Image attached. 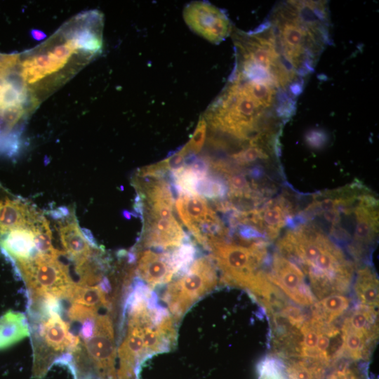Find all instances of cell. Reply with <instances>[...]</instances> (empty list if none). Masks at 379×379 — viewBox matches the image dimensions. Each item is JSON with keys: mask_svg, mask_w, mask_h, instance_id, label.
Listing matches in <instances>:
<instances>
[{"mask_svg": "<svg viewBox=\"0 0 379 379\" xmlns=\"http://www.w3.org/2000/svg\"><path fill=\"white\" fill-rule=\"evenodd\" d=\"M31 35L32 37L36 41H41L46 37V34L39 29H32Z\"/></svg>", "mask_w": 379, "mask_h": 379, "instance_id": "f1b7e54d", "label": "cell"}, {"mask_svg": "<svg viewBox=\"0 0 379 379\" xmlns=\"http://www.w3.org/2000/svg\"><path fill=\"white\" fill-rule=\"evenodd\" d=\"M340 331L343 340V357L353 361L368 359L372 345L375 342L363 333L343 325Z\"/></svg>", "mask_w": 379, "mask_h": 379, "instance_id": "ffe728a7", "label": "cell"}, {"mask_svg": "<svg viewBox=\"0 0 379 379\" xmlns=\"http://www.w3.org/2000/svg\"><path fill=\"white\" fill-rule=\"evenodd\" d=\"M142 243L159 251L176 248L190 240L174 216L145 219Z\"/></svg>", "mask_w": 379, "mask_h": 379, "instance_id": "8fae6325", "label": "cell"}, {"mask_svg": "<svg viewBox=\"0 0 379 379\" xmlns=\"http://www.w3.org/2000/svg\"><path fill=\"white\" fill-rule=\"evenodd\" d=\"M81 231L88 244L95 249H99V246L92 234L87 228H81Z\"/></svg>", "mask_w": 379, "mask_h": 379, "instance_id": "83f0119b", "label": "cell"}, {"mask_svg": "<svg viewBox=\"0 0 379 379\" xmlns=\"http://www.w3.org/2000/svg\"><path fill=\"white\" fill-rule=\"evenodd\" d=\"M20 53H0V77H8L15 70Z\"/></svg>", "mask_w": 379, "mask_h": 379, "instance_id": "d4e9b609", "label": "cell"}, {"mask_svg": "<svg viewBox=\"0 0 379 379\" xmlns=\"http://www.w3.org/2000/svg\"><path fill=\"white\" fill-rule=\"evenodd\" d=\"M136 273L150 288L169 282L176 275L171 252L157 253L147 250L140 253Z\"/></svg>", "mask_w": 379, "mask_h": 379, "instance_id": "5bb4252c", "label": "cell"}, {"mask_svg": "<svg viewBox=\"0 0 379 379\" xmlns=\"http://www.w3.org/2000/svg\"><path fill=\"white\" fill-rule=\"evenodd\" d=\"M43 218L33 225L14 229L0 237L1 251L14 268L40 254L35 246V233Z\"/></svg>", "mask_w": 379, "mask_h": 379, "instance_id": "7c38bea8", "label": "cell"}, {"mask_svg": "<svg viewBox=\"0 0 379 379\" xmlns=\"http://www.w3.org/2000/svg\"><path fill=\"white\" fill-rule=\"evenodd\" d=\"M343 325L363 333L374 342L378 338V314L374 308L359 304L348 314Z\"/></svg>", "mask_w": 379, "mask_h": 379, "instance_id": "ac0fdd59", "label": "cell"}, {"mask_svg": "<svg viewBox=\"0 0 379 379\" xmlns=\"http://www.w3.org/2000/svg\"><path fill=\"white\" fill-rule=\"evenodd\" d=\"M354 291L360 305L374 309L378 307V279L370 267L365 266L358 270Z\"/></svg>", "mask_w": 379, "mask_h": 379, "instance_id": "e0dca14e", "label": "cell"}, {"mask_svg": "<svg viewBox=\"0 0 379 379\" xmlns=\"http://www.w3.org/2000/svg\"><path fill=\"white\" fill-rule=\"evenodd\" d=\"M269 280L294 302L301 306H312L316 302L301 269L292 260L279 253L274 254Z\"/></svg>", "mask_w": 379, "mask_h": 379, "instance_id": "30bf717a", "label": "cell"}, {"mask_svg": "<svg viewBox=\"0 0 379 379\" xmlns=\"http://www.w3.org/2000/svg\"><path fill=\"white\" fill-rule=\"evenodd\" d=\"M182 15L191 31L211 44H218L231 35L233 26L229 18L209 2H191L185 6Z\"/></svg>", "mask_w": 379, "mask_h": 379, "instance_id": "9c48e42d", "label": "cell"}, {"mask_svg": "<svg viewBox=\"0 0 379 379\" xmlns=\"http://www.w3.org/2000/svg\"><path fill=\"white\" fill-rule=\"evenodd\" d=\"M41 217L34 207L0 185V237L14 229L33 225Z\"/></svg>", "mask_w": 379, "mask_h": 379, "instance_id": "4fadbf2b", "label": "cell"}, {"mask_svg": "<svg viewBox=\"0 0 379 379\" xmlns=\"http://www.w3.org/2000/svg\"><path fill=\"white\" fill-rule=\"evenodd\" d=\"M267 241H245L238 238L208 244L213 259L220 270L222 280L251 291L260 300L267 298L275 286L262 269L267 258Z\"/></svg>", "mask_w": 379, "mask_h": 379, "instance_id": "3957f363", "label": "cell"}, {"mask_svg": "<svg viewBox=\"0 0 379 379\" xmlns=\"http://www.w3.org/2000/svg\"><path fill=\"white\" fill-rule=\"evenodd\" d=\"M334 373L338 379H363L361 375L357 373L352 368H350L347 364L340 366L338 368H335Z\"/></svg>", "mask_w": 379, "mask_h": 379, "instance_id": "484cf974", "label": "cell"}, {"mask_svg": "<svg viewBox=\"0 0 379 379\" xmlns=\"http://www.w3.org/2000/svg\"><path fill=\"white\" fill-rule=\"evenodd\" d=\"M206 132V123L202 119L198 124L195 132L190 142L185 146L189 154L198 153L204 142Z\"/></svg>", "mask_w": 379, "mask_h": 379, "instance_id": "cb8c5ba5", "label": "cell"}, {"mask_svg": "<svg viewBox=\"0 0 379 379\" xmlns=\"http://www.w3.org/2000/svg\"><path fill=\"white\" fill-rule=\"evenodd\" d=\"M26 316L10 311L0 317V349L8 347L29 335Z\"/></svg>", "mask_w": 379, "mask_h": 379, "instance_id": "2e32d148", "label": "cell"}, {"mask_svg": "<svg viewBox=\"0 0 379 379\" xmlns=\"http://www.w3.org/2000/svg\"><path fill=\"white\" fill-rule=\"evenodd\" d=\"M258 372V379H288L284 362L271 355L259 363Z\"/></svg>", "mask_w": 379, "mask_h": 379, "instance_id": "603a6c76", "label": "cell"}, {"mask_svg": "<svg viewBox=\"0 0 379 379\" xmlns=\"http://www.w3.org/2000/svg\"><path fill=\"white\" fill-rule=\"evenodd\" d=\"M175 277L162 298L174 319L178 320L196 301L216 286L218 275L212 259L200 257L185 273Z\"/></svg>", "mask_w": 379, "mask_h": 379, "instance_id": "8992f818", "label": "cell"}, {"mask_svg": "<svg viewBox=\"0 0 379 379\" xmlns=\"http://www.w3.org/2000/svg\"><path fill=\"white\" fill-rule=\"evenodd\" d=\"M279 253L294 261L307 275L317 300L350 290L354 265L341 248L312 222L296 225L278 241Z\"/></svg>", "mask_w": 379, "mask_h": 379, "instance_id": "7a4b0ae2", "label": "cell"}, {"mask_svg": "<svg viewBox=\"0 0 379 379\" xmlns=\"http://www.w3.org/2000/svg\"><path fill=\"white\" fill-rule=\"evenodd\" d=\"M15 270L25 283L28 297L51 295L66 300L75 284L67 266L59 261L58 256L39 254L18 265Z\"/></svg>", "mask_w": 379, "mask_h": 379, "instance_id": "52a82bcc", "label": "cell"}, {"mask_svg": "<svg viewBox=\"0 0 379 379\" xmlns=\"http://www.w3.org/2000/svg\"><path fill=\"white\" fill-rule=\"evenodd\" d=\"M350 300L343 294L326 296L312 306V317L324 324H331L348 309Z\"/></svg>", "mask_w": 379, "mask_h": 379, "instance_id": "d6986e66", "label": "cell"}, {"mask_svg": "<svg viewBox=\"0 0 379 379\" xmlns=\"http://www.w3.org/2000/svg\"><path fill=\"white\" fill-rule=\"evenodd\" d=\"M48 214L54 219L59 220L69 215V211L65 206H60L56 209L51 210Z\"/></svg>", "mask_w": 379, "mask_h": 379, "instance_id": "4316f807", "label": "cell"}, {"mask_svg": "<svg viewBox=\"0 0 379 379\" xmlns=\"http://www.w3.org/2000/svg\"><path fill=\"white\" fill-rule=\"evenodd\" d=\"M196 193L212 200H222L228 194L226 181L215 174L199 179L195 187Z\"/></svg>", "mask_w": 379, "mask_h": 379, "instance_id": "7402d4cb", "label": "cell"}, {"mask_svg": "<svg viewBox=\"0 0 379 379\" xmlns=\"http://www.w3.org/2000/svg\"><path fill=\"white\" fill-rule=\"evenodd\" d=\"M123 214L127 218H130V217H131V214H130V213L128 211H124L123 213Z\"/></svg>", "mask_w": 379, "mask_h": 379, "instance_id": "f546056e", "label": "cell"}, {"mask_svg": "<svg viewBox=\"0 0 379 379\" xmlns=\"http://www.w3.org/2000/svg\"><path fill=\"white\" fill-rule=\"evenodd\" d=\"M107 297L98 285L84 286L75 283L66 300L98 311L102 307H109L110 303Z\"/></svg>", "mask_w": 379, "mask_h": 379, "instance_id": "44dd1931", "label": "cell"}, {"mask_svg": "<svg viewBox=\"0 0 379 379\" xmlns=\"http://www.w3.org/2000/svg\"><path fill=\"white\" fill-rule=\"evenodd\" d=\"M27 314L34 353L32 375L40 379L62 354L74 352L79 338L57 311L27 308Z\"/></svg>", "mask_w": 379, "mask_h": 379, "instance_id": "5b68a950", "label": "cell"}, {"mask_svg": "<svg viewBox=\"0 0 379 379\" xmlns=\"http://www.w3.org/2000/svg\"><path fill=\"white\" fill-rule=\"evenodd\" d=\"M266 21L285 64L306 81L329 43L328 4L325 1H281L276 4Z\"/></svg>", "mask_w": 379, "mask_h": 379, "instance_id": "6da1fadb", "label": "cell"}, {"mask_svg": "<svg viewBox=\"0 0 379 379\" xmlns=\"http://www.w3.org/2000/svg\"><path fill=\"white\" fill-rule=\"evenodd\" d=\"M59 233L65 252L74 261L76 267L84 264L93 256L95 248L86 241L74 218L62 222Z\"/></svg>", "mask_w": 379, "mask_h": 379, "instance_id": "9a60e30c", "label": "cell"}, {"mask_svg": "<svg viewBox=\"0 0 379 379\" xmlns=\"http://www.w3.org/2000/svg\"><path fill=\"white\" fill-rule=\"evenodd\" d=\"M68 25L69 29L65 25L63 32L60 30L58 36L41 45L40 48L25 55L20 54L13 74L34 100L36 88L42 87L46 83L49 84L53 81L54 86L64 81L66 77L63 72L69 70L72 65H79L74 62L76 56L90 59L93 57L79 44L72 20Z\"/></svg>", "mask_w": 379, "mask_h": 379, "instance_id": "277c9868", "label": "cell"}, {"mask_svg": "<svg viewBox=\"0 0 379 379\" xmlns=\"http://www.w3.org/2000/svg\"><path fill=\"white\" fill-rule=\"evenodd\" d=\"M175 208L184 225L202 246L228 236L229 230L198 194H180Z\"/></svg>", "mask_w": 379, "mask_h": 379, "instance_id": "ba28073f", "label": "cell"}]
</instances>
